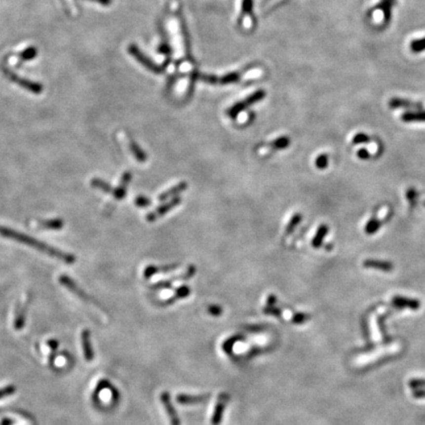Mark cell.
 Returning <instances> with one entry per match:
<instances>
[{"instance_id":"6da1fadb","label":"cell","mask_w":425,"mask_h":425,"mask_svg":"<svg viewBox=\"0 0 425 425\" xmlns=\"http://www.w3.org/2000/svg\"><path fill=\"white\" fill-rule=\"evenodd\" d=\"M0 235L7 237V238H10V239H13L15 241H18L20 243L29 245V246L37 249V250H39V251H41V252H43V253L51 256V257L57 258L60 261H63L65 263L72 264L75 262V258L73 255L65 253L61 250L54 248V247H51V246H49V245H47L41 241H39V240H37V239H35V238L25 234V233H21L19 232L13 231L9 228H4V227L0 226Z\"/></svg>"},{"instance_id":"7a4b0ae2","label":"cell","mask_w":425,"mask_h":425,"mask_svg":"<svg viewBox=\"0 0 425 425\" xmlns=\"http://www.w3.org/2000/svg\"><path fill=\"white\" fill-rule=\"evenodd\" d=\"M266 97V92L263 90H259L256 91L255 93L251 94L250 96H248L245 100L236 103L235 105H233L229 111H228V116L232 118V119H235L238 115L240 113H242L244 110H246L248 107H251L253 105H255L256 103L262 101L264 98Z\"/></svg>"},{"instance_id":"3957f363","label":"cell","mask_w":425,"mask_h":425,"mask_svg":"<svg viewBox=\"0 0 425 425\" xmlns=\"http://www.w3.org/2000/svg\"><path fill=\"white\" fill-rule=\"evenodd\" d=\"M128 51L129 53L138 61L140 62L143 66H145L147 69H149L150 71L156 73V74H161L163 72L162 68L159 67L158 65H156L152 59H150L145 53H143L141 50L139 49V47L136 44H130L128 47Z\"/></svg>"},{"instance_id":"277c9868","label":"cell","mask_w":425,"mask_h":425,"mask_svg":"<svg viewBox=\"0 0 425 425\" xmlns=\"http://www.w3.org/2000/svg\"><path fill=\"white\" fill-rule=\"evenodd\" d=\"M3 70H4V74L9 78V80H11L12 82H14V83L18 84L19 86H21L22 88L26 89L27 91L32 92V93H34V94H36V95H39V94H40V93L42 92L43 88H42V85H41V84H39V83H37V82L30 81V80H28V79L21 78V77H19L18 75H16L15 73H13V72H12L11 70H9V69L4 68Z\"/></svg>"},{"instance_id":"5b68a950","label":"cell","mask_w":425,"mask_h":425,"mask_svg":"<svg viewBox=\"0 0 425 425\" xmlns=\"http://www.w3.org/2000/svg\"><path fill=\"white\" fill-rule=\"evenodd\" d=\"M182 200H181V198L180 197H174V198H172L170 201H168V202H166L165 204H162V205H160L159 207H157L155 211H153V212H151V213H149L148 215H147V221L148 222H150V223H153V222H155L156 219H158V218H160V217H162L163 215H165L168 211H170V210H172L173 208H175L176 206H178L179 204H180V202H181Z\"/></svg>"},{"instance_id":"8992f818","label":"cell","mask_w":425,"mask_h":425,"mask_svg":"<svg viewBox=\"0 0 425 425\" xmlns=\"http://www.w3.org/2000/svg\"><path fill=\"white\" fill-rule=\"evenodd\" d=\"M229 400H230V396L226 393H223L219 396V399H218V402H217V405L215 408V412H214L213 417H212V425H220V423L222 422V419H223L225 408H226Z\"/></svg>"},{"instance_id":"52a82bcc","label":"cell","mask_w":425,"mask_h":425,"mask_svg":"<svg viewBox=\"0 0 425 425\" xmlns=\"http://www.w3.org/2000/svg\"><path fill=\"white\" fill-rule=\"evenodd\" d=\"M160 401H161L162 406L164 407V410L168 416V419H169V422H170L171 425H180V421H179L178 416H177V414H176V412H175V410H174V408L170 402V397H169V394L167 392L161 393Z\"/></svg>"},{"instance_id":"ba28073f","label":"cell","mask_w":425,"mask_h":425,"mask_svg":"<svg viewBox=\"0 0 425 425\" xmlns=\"http://www.w3.org/2000/svg\"><path fill=\"white\" fill-rule=\"evenodd\" d=\"M131 179H132V174L129 171L123 173L119 187L114 189V192H113V194L116 200H122L126 196L127 186L130 183Z\"/></svg>"},{"instance_id":"9c48e42d","label":"cell","mask_w":425,"mask_h":425,"mask_svg":"<svg viewBox=\"0 0 425 425\" xmlns=\"http://www.w3.org/2000/svg\"><path fill=\"white\" fill-rule=\"evenodd\" d=\"M81 344H82V348H83V352H84V356L85 359L89 362H91L94 357V351L92 348V345H91V340H90V331L89 330H84L81 334Z\"/></svg>"},{"instance_id":"30bf717a","label":"cell","mask_w":425,"mask_h":425,"mask_svg":"<svg viewBox=\"0 0 425 425\" xmlns=\"http://www.w3.org/2000/svg\"><path fill=\"white\" fill-rule=\"evenodd\" d=\"M389 107L391 109H407V110H418L422 109L423 105L421 103H415L409 100L394 98L389 102Z\"/></svg>"},{"instance_id":"8fae6325","label":"cell","mask_w":425,"mask_h":425,"mask_svg":"<svg viewBox=\"0 0 425 425\" xmlns=\"http://www.w3.org/2000/svg\"><path fill=\"white\" fill-rule=\"evenodd\" d=\"M188 187L187 182L185 181H181L178 184H176L175 186L171 187L170 189H168L167 191L162 192L159 196H158V200L159 201H165L169 198H174L177 197L179 194H181L182 192H184Z\"/></svg>"},{"instance_id":"7c38bea8","label":"cell","mask_w":425,"mask_h":425,"mask_svg":"<svg viewBox=\"0 0 425 425\" xmlns=\"http://www.w3.org/2000/svg\"><path fill=\"white\" fill-rule=\"evenodd\" d=\"M393 303L397 306V307H401V308H410L413 310H418L421 306V303L419 300L416 299H409L406 297H401V296H396L393 299Z\"/></svg>"},{"instance_id":"4fadbf2b","label":"cell","mask_w":425,"mask_h":425,"mask_svg":"<svg viewBox=\"0 0 425 425\" xmlns=\"http://www.w3.org/2000/svg\"><path fill=\"white\" fill-rule=\"evenodd\" d=\"M209 395H200V396H188V395H178L176 400L179 404L182 405H194V404H200L204 403L206 400L209 399Z\"/></svg>"},{"instance_id":"5bb4252c","label":"cell","mask_w":425,"mask_h":425,"mask_svg":"<svg viewBox=\"0 0 425 425\" xmlns=\"http://www.w3.org/2000/svg\"><path fill=\"white\" fill-rule=\"evenodd\" d=\"M363 265L366 268L376 269L383 272H391L393 270V265L387 261H378V260H366Z\"/></svg>"},{"instance_id":"9a60e30c","label":"cell","mask_w":425,"mask_h":425,"mask_svg":"<svg viewBox=\"0 0 425 425\" xmlns=\"http://www.w3.org/2000/svg\"><path fill=\"white\" fill-rule=\"evenodd\" d=\"M392 6L393 4L387 0H381L375 7L374 10H380L383 12L384 23L388 25L392 19Z\"/></svg>"},{"instance_id":"2e32d148","label":"cell","mask_w":425,"mask_h":425,"mask_svg":"<svg viewBox=\"0 0 425 425\" xmlns=\"http://www.w3.org/2000/svg\"><path fill=\"white\" fill-rule=\"evenodd\" d=\"M404 122H425V112H409L403 115Z\"/></svg>"},{"instance_id":"e0dca14e","label":"cell","mask_w":425,"mask_h":425,"mask_svg":"<svg viewBox=\"0 0 425 425\" xmlns=\"http://www.w3.org/2000/svg\"><path fill=\"white\" fill-rule=\"evenodd\" d=\"M328 231H329V229L325 225H322L319 227V229H318V231H317V232H316V234L312 240V246L313 247H315V248L321 247L322 242L328 233Z\"/></svg>"},{"instance_id":"ac0fdd59","label":"cell","mask_w":425,"mask_h":425,"mask_svg":"<svg viewBox=\"0 0 425 425\" xmlns=\"http://www.w3.org/2000/svg\"><path fill=\"white\" fill-rule=\"evenodd\" d=\"M26 310H27V305L24 304L23 306L20 307L19 311H17L16 317H15V321H14V328L16 330H21L25 326Z\"/></svg>"},{"instance_id":"d6986e66","label":"cell","mask_w":425,"mask_h":425,"mask_svg":"<svg viewBox=\"0 0 425 425\" xmlns=\"http://www.w3.org/2000/svg\"><path fill=\"white\" fill-rule=\"evenodd\" d=\"M129 148H130L131 153L133 154V155L135 156V158L138 161L144 162V161L147 160V155H146V153L142 150L141 148L139 147V145L136 142L130 140Z\"/></svg>"},{"instance_id":"ffe728a7","label":"cell","mask_w":425,"mask_h":425,"mask_svg":"<svg viewBox=\"0 0 425 425\" xmlns=\"http://www.w3.org/2000/svg\"><path fill=\"white\" fill-rule=\"evenodd\" d=\"M239 78H240V74L233 72V73L227 74L221 78H218V83H220L222 85L232 84V83H235V82L239 81Z\"/></svg>"},{"instance_id":"44dd1931","label":"cell","mask_w":425,"mask_h":425,"mask_svg":"<svg viewBox=\"0 0 425 425\" xmlns=\"http://www.w3.org/2000/svg\"><path fill=\"white\" fill-rule=\"evenodd\" d=\"M38 55V49L36 46H30L27 49H25L21 54L19 55L21 61H28L34 59Z\"/></svg>"},{"instance_id":"7402d4cb","label":"cell","mask_w":425,"mask_h":425,"mask_svg":"<svg viewBox=\"0 0 425 425\" xmlns=\"http://www.w3.org/2000/svg\"><path fill=\"white\" fill-rule=\"evenodd\" d=\"M63 225L64 223L61 220H50L40 223V227L45 230H60Z\"/></svg>"},{"instance_id":"603a6c76","label":"cell","mask_w":425,"mask_h":425,"mask_svg":"<svg viewBox=\"0 0 425 425\" xmlns=\"http://www.w3.org/2000/svg\"><path fill=\"white\" fill-rule=\"evenodd\" d=\"M92 185L94 187L106 192V193H113L114 192V188L108 182L101 180V179H98V178L92 180Z\"/></svg>"},{"instance_id":"cb8c5ba5","label":"cell","mask_w":425,"mask_h":425,"mask_svg":"<svg viewBox=\"0 0 425 425\" xmlns=\"http://www.w3.org/2000/svg\"><path fill=\"white\" fill-rule=\"evenodd\" d=\"M289 145H290V140L286 136L279 137L278 139L271 142V144H270V146L275 150H283V149L287 148Z\"/></svg>"},{"instance_id":"d4e9b609","label":"cell","mask_w":425,"mask_h":425,"mask_svg":"<svg viewBox=\"0 0 425 425\" xmlns=\"http://www.w3.org/2000/svg\"><path fill=\"white\" fill-rule=\"evenodd\" d=\"M301 220H302V216H301L300 214H295V215L291 218L290 222L288 223V225H287V227H286V230H285V235H288V234H290L291 232H293L294 229H295V228L300 224Z\"/></svg>"},{"instance_id":"484cf974","label":"cell","mask_w":425,"mask_h":425,"mask_svg":"<svg viewBox=\"0 0 425 425\" xmlns=\"http://www.w3.org/2000/svg\"><path fill=\"white\" fill-rule=\"evenodd\" d=\"M380 227H381L380 221L377 219H372L367 223L365 227V232L368 234H373L380 229Z\"/></svg>"},{"instance_id":"4316f807","label":"cell","mask_w":425,"mask_h":425,"mask_svg":"<svg viewBox=\"0 0 425 425\" xmlns=\"http://www.w3.org/2000/svg\"><path fill=\"white\" fill-rule=\"evenodd\" d=\"M411 49L415 53H420V52L425 50V38L414 40L411 43Z\"/></svg>"},{"instance_id":"83f0119b","label":"cell","mask_w":425,"mask_h":425,"mask_svg":"<svg viewBox=\"0 0 425 425\" xmlns=\"http://www.w3.org/2000/svg\"><path fill=\"white\" fill-rule=\"evenodd\" d=\"M17 391V388L14 385H7L0 389V399L12 396Z\"/></svg>"},{"instance_id":"f1b7e54d","label":"cell","mask_w":425,"mask_h":425,"mask_svg":"<svg viewBox=\"0 0 425 425\" xmlns=\"http://www.w3.org/2000/svg\"><path fill=\"white\" fill-rule=\"evenodd\" d=\"M328 163H329V158H328V155L325 154L320 155L316 158V166L319 169H325L328 166Z\"/></svg>"},{"instance_id":"f546056e","label":"cell","mask_w":425,"mask_h":425,"mask_svg":"<svg viewBox=\"0 0 425 425\" xmlns=\"http://www.w3.org/2000/svg\"><path fill=\"white\" fill-rule=\"evenodd\" d=\"M135 204H136V206H137V207H139V208H147V207H149V206L152 204V201H151L149 198L145 197V196L139 195V196H137V198L135 199Z\"/></svg>"},{"instance_id":"4dcf8cb0","label":"cell","mask_w":425,"mask_h":425,"mask_svg":"<svg viewBox=\"0 0 425 425\" xmlns=\"http://www.w3.org/2000/svg\"><path fill=\"white\" fill-rule=\"evenodd\" d=\"M190 294V288L186 285H182L178 287L175 291V297L176 298H184Z\"/></svg>"},{"instance_id":"1f68e13d","label":"cell","mask_w":425,"mask_h":425,"mask_svg":"<svg viewBox=\"0 0 425 425\" xmlns=\"http://www.w3.org/2000/svg\"><path fill=\"white\" fill-rule=\"evenodd\" d=\"M157 273H159V272H158V267H156V266H153V265H150V266H148V267L145 269V271H144V277H145L146 279H150V278H152L154 275H155V274H157Z\"/></svg>"},{"instance_id":"d6a6232c","label":"cell","mask_w":425,"mask_h":425,"mask_svg":"<svg viewBox=\"0 0 425 425\" xmlns=\"http://www.w3.org/2000/svg\"><path fill=\"white\" fill-rule=\"evenodd\" d=\"M242 13H244V14H252L253 13V0H243L242 1Z\"/></svg>"},{"instance_id":"836d02e7","label":"cell","mask_w":425,"mask_h":425,"mask_svg":"<svg viewBox=\"0 0 425 425\" xmlns=\"http://www.w3.org/2000/svg\"><path fill=\"white\" fill-rule=\"evenodd\" d=\"M264 312L266 314H270V315L277 316V317L281 316V310L278 307H275V306H266L264 308Z\"/></svg>"},{"instance_id":"e575fe53","label":"cell","mask_w":425,"mask_h":425,"mask_svg":"<svg viewBox=\"0 0 425 425\" xmlns=\"http://www.w3.org/2000/svg\"><path fill=\"white\" fill-rule=\"evenodd\" d=\"M369 140H370V138L366 134H364V133H358V134H356L354 136L353 143L354 144H362V143H368Z\"/></svg>"},{"instance_id":"d590c367","label":"cell","mask_w":425,"mask_h":425,"mask_svg":"<svg viewBox=\"0 0 425 425\" xmlns=\"http://www.w3.org/2000/svg\"><path fill=\"white\" fill-rule=\"evenodd\" d=\"M308 319H309V316H308V315L303 314V313H298V314H295V315L293 316L292 321H293L294 323H296V324H301V323H303L304 321H306V320H308Z\"/></svg>"},{"instance_id":"8d00e7d4","label":"cell","mask_w":425,"mask_h":425,"mask_svg":"<svg viewBox=\"0 0 425 425\" xmlns=\"http://www.w3.org/2000/svg\"><path fill=\"white\" fill-rule=\"evenodd\" d=\"M208 311L211 315L220 316V314H222L223 312V309L221 306H218V305H210L208 308Z\"/></svg>"},{"instance_id":"74e56055","label":"cell","mask_w":425,"mask_h":425,"mask_svg":"<svg viewBox=\"0 0 425 425\" xmlns=\"http://www.w3.org/2000/svg\"><path fill=\"white\" fill-rule=\"evenodd\" d=\"M357 155H358V157L359 158H361V159H369L370 158V153L367 151V150H365V149H360L358 152H357Z\"/></svg>"},{"instance_id":"f35d334b","label":"cell","mask_w":425,"mask_h":425,"mask_svg":"<svg viewBox=\"0 0 425 425\" xmlns=\"http://www.w3.org/2000/svg\"><path fill=\"white\" fill-rule=\"evenodd\" d=\"M276 302H277V297L274 294H271L267 299V306H274Z\"/></svg>"},{"instance_id":"ab89813d","label":"cell","mask_w":425,"mask_h":425,"mask_svg":"<svg viewBox=\"0 0 425 425\" xmlns=\"http://www.w3.org/2000/svg\"><path fill=\"white\" fill-rule=\"evenodd\" d=\"M414 397L416 398H425V390H418L415 391Z\"/></svg>"},{"instance_id":"60d3db41","label":"cell","mask_w":425,"mask_h":425,"mask_svg":"<svg viewBox=\"0 0 425 425\" xmlns=\"http://www.w3.org/2000/svg\"><path fill=\"white\" fill-rule=\"evenodd\" d=\"M89 1L97 2V3H99L101 5H104V6H108V5L112 4V0H89Z\"/></svg>"},{"instance_id":"b9f144b4","label":"cell","mask_w":425,"mask_h":425,"mask_svg":"<svg viewBox=\"0 0 425 425\" xmlns=\"http://www.w3.org/2000/svg\"><path fill=\"white\" fill-rule=\"evenodd\" d=\"M387 1H389V2H390V3H392L393 5H394V4H395V2H396V0H387Z\"/></svg>"}]
</instances>
